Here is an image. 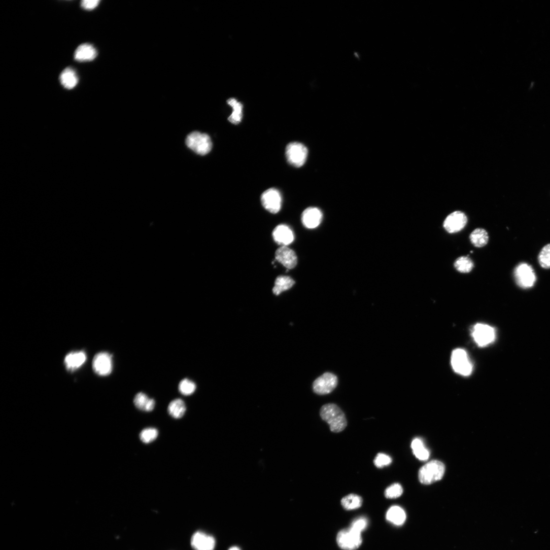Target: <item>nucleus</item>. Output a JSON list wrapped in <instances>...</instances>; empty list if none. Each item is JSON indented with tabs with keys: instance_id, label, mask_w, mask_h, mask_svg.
I'll return each mask as SVG.
<instances>
[{
	"instance_id": "f257e3e1",
	"label": "nucleus",
	"mask_w": 550,
	"mask_h": 550,
	"mask_svg": "<svg viewBox=\"0 0 550 550\" xmlns=\"http://www.w3.org/2000/svg\"><path fill=\"white\" fill-rule=\"evenodd\" d=\"M320 416L328 424L332 432L340 433L347 426L345 415L336 404L327 403L322 406Z\"/></svg>"
},
{
	"instance_id": "f03ea898",
	"label": "nucleus",
	"mask_w": 550,
	"mask_h": 550,
	"mask_svg": "<svg viewBox=\"0 0 550 550\" xmlns=\"http://www.w3.org/2000/svg\"><path fill=\"white\" fill-rule=\"evenodd\" d=\"M186 144L188 148L201 156L208 154L213 147L210 136L207 133L199 131H194L189 134Z\"/></svg>"
},
{
	"instance_id": "7ed1b4c3",
	"label": "nucleus",
	"mask_w": 550,
	"mask_h": 550,
	"mask_svg": "<svg viewBox=\"0 0 550 550\" xmlns=\"http://www.w3.org/2000/svg\"><path fill=\"white\" fill-rule=\"evenodd\" d=\"M445 470V466L442 462L437 460L431 461L420 469V481L425 485L435 483L442 478Z\"/></svg>"
},
{
	"instance_id": "20e7f679",
	"label": "nucleus",
	"mask_w": 550,
	"mask_h": 550,
	"mask_svg": "<svg viewBox=\"0 0 550 550\" xmlns=\"http://www.w3.org/2000/svg\"><path fill=\"white\" fill-rule=\"evenodd\" d=\"M451 363L454 370L460 375L467 376L473 371V364L467 352L462 349L453 351L451 357Z\"/></svg>"
},
{
	"instance_id": "39448f33",
	"label": "nucleus",
	"mask_w": 550,
	"mask_h": 550,
	"mask_svg": "<svg viewBox=\"0 0 550 550\" xmlns=\"http://www.w3.org/2000/svg\"><path fill=\"white\" fill-rule=\"evenodd\" d=\"M514 277L517 285L524 289L533 287L536 280L533 268L526 263H521L516 266Z\"/></svg>"
},
{
	"instance_id": "423d86ee",
	"label": "nucleus",
	"mask_w": 550,
	"mask_h": 550,
	"mask_svg": "<svg viewBox=\"0 0 550 550\" xmlns=\"http://www.w3.org/2000/svg\"><path fill=\"white\" fill-rule=\"evenodd\" d=\"M337 542L344 550H355L362 544L361 533L350 528L341 530L337 534Z\"/></svg>"
},
{
	"instance_id": "0eeeda50",
	"label": "nucleus",
	"mask_w": 550,
	"mask_h": 550,
	"mask_svg": "<svg viewBox=\"0 0 550 550\" xmlns=\"http://www.w3.org/2000/svg\"><path fill=\"white\" fill-rule=\"evenodd\" d=\"M308 156V150L303 144L292 143L286 148V157L288 162L296 167H301L305 163Z\"/></svg>"
},
{
	"instance_id": "6e6552de",
	"label": "nucleus",
	"mask_w": 550,
	"mask_h": 550,
	"mask_svg": "<svg viewBox=\"0 0 550 550\" xmlns=\"http://www.w3.org/2000/svg\"><path fill=\"white\" fill-rule=\"evenodd\" d=\"M338 377L335 374L327 372L318 377L314 382L313 388L314 392L318 395H324L331 393L337 386Z\"/></svg>"
},
{
	"instance_id": "1a4fd4ad",
	"label": "nucleus",
	"mask_w": 550,
	"mask_h": 550,
	"mask_svg": "<svg viewBox=\"0 0 550 550\" xmlns=\"http://www.w3.org/2000/svg\"><path fill=\"white\" fill-rule=\"evenodd\" d=\"M472 336L479 347H485L493 343L496 339L495 329L485 324H476L472 330Z\"/></svg>"
},
{
	"instance_id": "9d476101",
	"label": "nucleus",
	"mask_w": 550,
	"mask_h": 550,
	"mask_svg": "<svg viewBox=\"0 0 550 550\" xmlns=\"http://www.w3.org/2000/svg\"><path fill=\"white\" fill-rule=\"evenodd\" d=\"M261 201L264 208L268 212L277 214L280 211L282 208V195L278 190L270 188L262 194Z\"/></svg>"
},
{
	"instance_id": "9b49d317",
	"label": "nucleus",
	"mask_w": 550,
	"mask_h": 550,
	"mask_svg": "<svg viewBox=\"0 0 550 550\" xmlns=\"http://www.w3.org/2000/svg\"><path fill=\"white\" fill-rule=\"evenodd\" d=\"M92 364L96 374L101 376L108 375L113 370L112 355L107 352L99 353L94 357Z\"/></svg>"
},
{
	"instance_id": "f8f14e48",
	"label": "nucleus",
	"mask_w": 550,
	"mask_h": 550,
	"mask_svg": "<svg viewBox=\"0 0 550 550\" xmlns=\"http://www.w3.org/2000/svg\"><path fill=\"white\" fill-rule=\"evenodd\" d=\"M468 219L466 215L460 211H456L449 215L445 219L443 227L450 233L461 231L466 226Z\"/></svg>"
},
{
	"instance_id": "ddd939ff",
	"label": "nucleus",
	"mask_w": 550,
	"mask_h": 550,
	"mask_svg": "<svg viewBox=\"0 0 550 550\" xmlns=\"http://www.w3.org/2000/svg\"><path fill=\"white\" fill-rule=\"evenodd\" d=\"M191 544L195 550H214L216 545V540L211 535L201 531H197L192 536Z\"/></svg>"
},
{
	"instance_id": "4468645a",
	"label": "nucleus",
	"mask_w": 550,
	"mask_h": 550,
	"mask_svg": "<svg viewBox=\"0 0 550 550\" xmlns=\"http://www.w3.org/2000/svg\"><path fill=\"white\" fill-rule=\"evenodd\" d=\"M275 259L288 269L295 267L298 262L295 252L287 246H282L277 250Z\"/></svg>"
},
{
	"instance_id": "2eb2a0df",
	"label": "nucleus",
	"mask_w": 550,
	"mask_h": 550,
	"mask_svg": "<svg viewBox=\"0 0 550 550\" xmlns=\"http://www.w3.org/2000/svg\"><path fill=\"white\" fill-rule=\"evenodd\" d=\"M323 220L322 211L317 208H308L302 215V221L304 226L308 229L318 227Z\"/></svg>"
},
{
	"instance_id": "dca6fc26",
	"label": "nucleus",
	"mask_w": 550,
	"mask_h": 550,
	"mask_svg": "<svg viewBox=\"0 0 550 550\" xmlns=\"http://www.w3.org/2000/svg\"><path fill=\"white\" fill-rule=\"evenodd\" d=\"M272 236L274 240L282 246H287L294 240L293 231L286 225H280L275 228Z\"/></svg>"
},
{
	"instance_id": "f3484780",
	"label": "nucleus",
	"mask_w": 550,
	"mask_h": 550,
	"mask_svg": "<svg viewBox=\"0 0 550 550\" xmlns=\"http://www.w3.org/2000/svg\"><path fill=\"white\" fill-rule=\"evenodd\" d=\"M97 55V52L92 45L84 44L77 48L75 52L74 58L79 62L91 61Z\"/></svg>"
},
{
	"instance_id": "a211bd4d",
	"label": "nucleus",
	"mask_w": 550,
	"mask_h": 550,
	"mask_svg": "<svg viewBox=\"0 0 550 550\" xmlns=\"http://www.w3.org/2000/svg\"><path fill=\"white\" fill-rule=\"evenodd\" d=\"M86 360V355L84 352H73L65 357V364L68 370L73 371L80 367Z\"/></svg>"
},
{
	"instance_id": "6ab92c4d",
	"label": "nucleus",
	"mask_w": 550,
	"mask_h": 550,
	"mask_svg": "<svg viewBox=\"0 0 550 550\" xmlns=\"http://www.w3.org/2000/svg\"><path fill=\"white\" fill-rule=\"evenodd\" d=\"M133 403L136 408L146 411H152L155 406V400L149 398L143 392H140L135 395Z\"/></svg>"
},
{
	"instance_id": "aec40b11",
	"label": "nucleus",
	"mask_w": 550,
	"mask_h": 550,
	"mask_svg": "<svg viewBox=\"0 0 550 550\" xmlns=\"http://www.w3.org/2000/svg\"><path fill=\"white\" fill-rule=\"evenodd\" d=\"M62 85L66 89L74 88L78 83V77L75 71L71 67L66 68L60 76Z\"/></svg>"
},
{
	"instance_id": "412c9836",
	"label": "nucleus",
	"mask_w": 550,
	"mask_h": 550,
	"mask_svg": "<svg viewBox=\"0 0 550 550\" xmlns=\"http://www.w3.org/2000/svg\"><path fill=\"white\" fill-rule=\"evenodd\" d=\"M386 519L389 522L397 526L402 525L406 520V514L404 510L399 506L391 507L387 512Z\"/></svg>"
},
{
	"instance_id": "4be33fe9",
	"label": "nucleus",
	"mask_w": 550,
	"mask_h": 550,
	"mask_svg": "<svg viewBox=\"0 0 550 550\" xmlns=\"http://www.w3.org/2000/svg\"><path fill=\"white\" fill-rule=\"evenodd\" d=\"M295 284V282L289 277H279L275 280L272 292L275 295L279 296L283 292L291 289Z\"/></svg>"
},
{
	"instance_id": "5701e85b",
	"label": "nucleus",
	"mask_w": 550,
	"mask_h": 550,
	"mask_svg": "<svg viewBox=\"0 0 550 550\" xmlns=\"http://www.w3.org/2000/svg\"><path fill=\"white\" fill-rule=\"evenodd\" d=\"M469 238L472 245L477 248L485 246L489 242L488 233L483 228L475 229L470 234Z\"/></svg>"
},
{
	"instance_id": "b1692460",
	"label": "nucleus",
	"mask_w": 550,
	"mask_h": 550,
	"mask_svg": "<svg viewBox=\"0 0 550 550\" xmlns=\"http://www.w3.org/2000/svg\"><path fill=\"white\" fill-rule=\"evenodd\" d=\"M186 410V406L185 402L181 399L178 398L173 400L169 404L168 411L173 418L179 419L182 418L185 415Z\"/></svg>"
},
{
	"instance_id": "393cba45",
	"label": "nucleus",
	"mask_w": 550,
	"mask_h": 550,
	"mask_svg": "<svg viewBox=\"0 0 550 550\" xmlns=\"http://www.w3.org/2000/svg\"><path fill=\"white\" fill-rule=\"evenodd\" d=\"M411 448L415 456L420 460L426 461L429 459L430 453L421 439L416 438L412 440Z\"/></svg>"
},
{
	"instance_id": "a878e982",
	"label": "nucleus",
	"mask_w": 550,
	"mask_h": 550,
	"mask_svg": "<svg viewBox=\"0 0 550 550\" xmlns=\"http://www.w3.org/2000/svg\"><path fill=\"white\" fill-rule=\"evenodd\" d=\"M229 105L232 107L233 111L229 117L228 120L234 124L240 122L243 117V105L234 98H230L227 100Z\"/></svg>"
},
{
	"instance_id": "bb28decb",
	"label": "nucleus",
	"mask_w": 550,
	"mask_h": 550,
	"mask_svg": "<svg viewBox=\"0 0 550 550\" xmlns=\"http://www.w3.org/2000/svg\"><path fill=\"white\" fill-rule=\"evenodd\" d=\"M341 503L342 507L346 510H353L362 506L363 500L359 495L351 494L343 498Z\"/></svg>"
},
{
	"instance_id": "cd10ccee",
	"label": "nucleus",
	"mask_w": 550,
	"mask_h": 550,
	"mask_svg": "<svg viewBox=\"0 0 550 550\" xmlns=\"http://www.w3.org/2000/svg\"><path fill=\"white\" fill-rule=\"evenodd\" d=\"M468 256L460 257L455 261L454 266L459 272L469 273L474 268V262Z\"/></svg>"
},
{
	"instance_id": "c85d7f7f",
	"label": "nucleus",
	"mask_w": 550,
	"mask_h": 550,
	"mask_svg": "<svg viewBox=\"0 0 550 550\" xmlns=\"http://www.w3.org/2000/svg\"><path fill=\"white\" fill-rule=\"evenodd\" d=\"M538 262L543 268H550V244L544 246L538 256Z\"/></svg>"
},
{
	"instance_id": "c756f323",
	"label": "nucleus",
	"mask_w": 550,
	"mask_h": 550,
	"mask_svg": "<svg viewBox=\"0 0 550 550\" xmlns=\"http://www.w3.org/2000/svg\"><path fill=\"white\" fill-rule=\"evenodd\" d=\"M179 391L184 395H192L196 389L195 383L188 379H183L179 384Z\"/></svg>"
},
{
	"instance_id": "7c9ffc66",
	"label": "nucleus",
	"mask_w": 550,
	"mask_h": 550,
	"mask_svg": "<svg viewBox=\"0 0 550 550\" xmlns=\"http://www.w3.org/2000/svg\"><path fill=\"white\" fill-rule=\"evenodd\" d=\"M158 436L157 430L154 428H148L141 432L140 438L144 443L148 444L155 440Z\"/></svg>"
},
{
	"instance_id": "2f4dec72",
	"label": "nucleus",
	"mask_w": 550,
	"mask_h": 550,
	"mask_svg": "<svg viewBox=\"0 0 550 550\" xmlns=\"http://www.w3.org/2000/svg\"><path fill=\"white\" fill-rule=\"evenodd\" d=\"M403 493V489L399 484H394L386 489L385 496L388 499H395L399 497Z\"/></svg>"
},
{
	"instance_id": "473e14b6",
	"label": "nucleus",
	"mask_w": 550,
	"mask_h": 550,
	"mask_svg": "<svg viewBox=\"0 0 550 550\" xmlns=\"http://www.w3.org/2000/svg\"><path fill=\"white\" fill-rule=\"evenodd\" d=\"M392 463L391 458L387 455L378 454L374 460L375 466L379 468H381L389 465Z\"/></svg>"
},
{
	"instance_id": "72a5a7b5",
	"label": "nucleus",
	"mask_w": 550,
	"mask_h": 550,
	"mask_svg": "<svg viewBox=\"0 0 550 550\" xmlns=\"http://www.w3.org/2000/svg\"><path fill=\"white\" fill-rule=\"evenodd\" d=\"M368 525V521L365 517H359L355 519L351 524V528L361 533L365 530Z\"/></svg>"
},
{
	"instance_id": "f704fd0d",
	"label": "nucleus",
	"mask_w": 550,
	"mask_h": 550,
	"mask_svg": "<svg viewBox=\"0 0 550 550\" xmlns=\"http://www.w3.org/2000/svg\"><path fill=\"white\" fill-rule=\"evenodd\" d=\"M100 3L99 0H84L81 2V7L85 10L91 11L95 9Z\"/></svg>"
},
{
	"instance_id": "c9c22d12",
	"label": "nucleus",
	"mask_w": 550,
	"mask_h": 550,
	"mask_svg": "<svg viewBox=\"0 0 550 550\" xmlns=\"http://www.w3.org/2000/svg\"><path fill=\"white\" fill-rule=\"evenodd\" d=\"M228 550H241V549L237 546H232V547H230Z\"/></svg>"
}]
</instances>
